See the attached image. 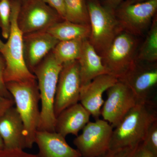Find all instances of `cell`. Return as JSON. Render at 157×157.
Segmentation results:
<instances>
[{
	"mask_svg": "<svg viewBox=\"0 0 157 157\" xmlns=\"http://www.w3.org/2000/svg\"><path fill=\"white\" fill-rule=\"evenodd\" d=\"M139 44L137 37L121 32L101 56L108 74L117 79L124 76L137 61Z\"/></svg>",
	"mask_w": 157,
	"mask_h": 157,
	"instance_id": "cell-6",
	"label": "cell"
},
{
	"mask_svg": "<svg viewBox=\"0 0 157 157\" xmlns=\"http://www.w3.org/2000/svg\"><path fill=\"white\" fill-rule=\"evenodd\" d=\"M90 33L88 41L101 56L113 39L123 31L114 11L98 0H87Z\"/></svg>",
	"mask_w": 157,
	"mask_h": 157,
	"instance_id": "cell-5",
	"label": "cell"
},
{
	"mask_svg": "<svg viewBox=\"0 0 157 157\" xmlns=\"http://www.w3.org/2000/svg\"><path fill=\"white\" fill-rule=\"evenodd\" d=\"M139 61L154 63L157 60V17L155 16L146 39L137 52Z\"/></svg>",
	"mask_w": 157,
	"mask_h": 157,
	"instance_id": "cell-21",
	"label": "cell"
},
{
	"mask_svg": "<svg viewBox=\"0 0 157 157\" xmlns=\"http://www.w3.org/2000/svg\"><path fill=\"white\" fill-rule=\"evenodd\" d=\"M26 64L33 73L34 69L50 53L59 41L45 31L23 35Z\"/></svg>",
	"mask_w": 157,
	"mask_h": 157,
	"instance_id": "cell-13",
	"label": "cell"
},
{
	"mask_svg": "<svg viewBox=\"0 0 157 157\" xmlns=\"http://www.w3.org/2000/svg\"><path fill=\"white\" fill-rule=\"evenodd\" d=\"M84 39L59 41L51 52L58 63L61 65L78 60Z\"/></svg>",
	"mask_w": 157,
	"mask_h": 157,
	"instance_id": "cell-20",
	"label": "cell"
},
{
	"mask_svg": "<svg viewBox=\"0 0 157 157\" xmlns=\"http://www.w3.org/2000/svg\"><path fill=\"white\" fill-rule=\"evenodd\" d=\"M156 121V104H137L113 129L109 150L135 146L141 143L149 128Z\"/></svg>",
	"mask_w": 157,
	"mask_h": 157,
	"instance_id": "cell-1",
	"label": "cell"
},
{
	"mask_svg": "<svg viewBox=\"0 0 157 157\" xmlns=\"http://www.w3.org/2000/svg\"><path fill=\"white\" fill-rule=\"evenodd\" d=\"M51 52L35 68L33 73L36 78L41 102L38 131L55 132L56 117L54 104L63 65L56 60Z\"/></svg>",
	"mask_w": 157,
	"mask_h": 157,
	"instance_id": "cell-2",
	"label": "cell"
},
{
	"mask_svg": "<svg viewBox=\"0 0 157 157\" xmlns=\"http://www.w3.org/2000/svg\"><path fill=\"white\" fill-rule=\"evenodd\" d=\"M151 0H125L122 3L126 4H134L145 2Z\"/></svg>",
	"mask_w": 157,
	"mask_h": 157,
	"instance_id": "cell-31",
	"label": "cell"
},
{
	"mask_svg": "<svg viewBox=\"0 0 157 157\" xmlns=\"http://www.w3.org/2000/svg\"><path fill=\"white\" fill-rule=\"evenodd\" d=\"M35 143L40 157H82L77 149L67 143L65 137L56 132L37 131Z\"/></svg>",
	"mask_w": 157,
	"mask_h": 157,
	"instance_id": "cell-16",
	"label": "cell"
},
{
	"mask_svg": "<svg viewBox=\"0 0 157 157\" xmlns=\"http://www.w3.org/2000/svg\"><path fill=\"white\" fill-rule=\"evenodd\" d=\"M65 20L75 23L90 25L87 0H64Z\"/></svg>",
	"mask_w": 157,
	"mask_h": 157,
	"instance_id": "cell-22",
	"label": "cell"
},
{
	"mask_svg": "<svg viewBox=\"0 0 157 157\" xmlns=\"http://www.w3.org/2000/svg\"><path fill=\"white\" fill-rule=\"evenodd\" d=\"M124 0H103V6L114 11Z\"/></svg>",
	"mask_w": 157,
	"mask_h": 157,
	"instance_id": "cell-30",
	"label": "cell"
},
{
	"mask_svg": "<svg viewBox=\"0 0 157 157\" xmlns=\"http://www.w3.org/2000/svg\"><path fill=\"white\" fill-rule=\"evenodd\" d=\"M48 32L59 41L76 39H88L90 33V25L75 23L64 20L47 29Z\"/></svg>",
	"mask_w": 157,
	"mask_h": 157,
	"instance_id": "cell-19",
	"label": "cell"
},
{
	"mask_svg": "<svg viewBox=\"0 0 157 157\" xmlns=\"http://www.w3.org/2000/svg\"><path fill=\"white\" fill-rule=\"evenodd\" d=\"M0 28L3 38L8 39L11 29V2L10 0H0Z\"/></svg>",
	"mask_w": 157,
	"mask_h": 157,
	"instance_id": "cell-24",
	"label": "cell"
},
{
	"mask_svg": "<svg viewBox=\"0 0 157 157\" xmlns=\"http://www.w3.org/2000/svg\"><path fill=\"white\" fill-rule=\"evenodd\" d=\"M43 1L56 11L63 19L65 20L64 0H43Z\"/></svg>",
	"mask_w": 157,
	"mask_h": 157,
	"instance_id": "cell-28",
	"label": "cell"
},
{
	"mask_svg": "<svg viewBox=\"0 0 157 157\" xmlns=\"http://www.w3.org/2000/svg\"><path fill=\"white\" fill-rule=\"evenodd\" d=\"M81 86L90 83L99 76L109 74L99 55L88 39L83 40L81 54L78 60Z\"/></svg>",
	"mask_w": 157,
	"mask_h": 157,
	"instance_id": "cell-18",
	"label": "cell"
},
{
	"mask_svg": "<svg viewBox=\"0 0 157 157\" xmlns=\"http://www.w3.org/2000/svg\"><path fill=\"white\" fill-rule=\"evenodd\" d=\"M4 149V144L2 138L0 137V150Z\"/></svg>",
	"mask_w": 157,
	"mask_h": 157,
	"instance_id": "cell-32",
	"label": "cell"
},
{
	"mask_svg": "<svg viewBox=\"0 0 157 157\" xmlns=\"http://www.w3.org/2000/svg\"><path fill=\"white\" fill-rule=\"evenodd\" d=\"M113 128L107 121L89 122L73 140L82 157H98L109 150Z\"/></svg>",
	"mask_w": 157,
	"mask_h": 157,
	"instance_id": "cell-10",
	"label": "cell"
},
{
	"mask_svg": "<svg viewBox=\"0 0 157 157\" xmlns=\"http://www.w3.org/2000/svg\"><path fill=\"white\" fill-rule=\"evenodd\" d=\"M81 86L78 60L63 65L59 75L54 104L56 118L64 109L78 103Z\"/></svg>",
	"mask_w": 157,
	"mask_h": 157,
	"instance_id": "cell-11",
	"label": "cell"
},
{
	"mask_svg": "<svg viewBox=\"0 0 157 157\" xmlns=\"http://www.w3.org/2000/svg\"><path fill=\"white\" fill-rule=\"evenodd\" d=\"M90 114L80 103H76L64 109L56 118L55 132L64 137L78 132L89 122Z\"/></svg>",
	"mask_w": 157,
	"mask_h": 157,
	"instance_id": "cell-17",
	"label": "cell"
},
{
	"mask_svg": "<svg viewBox=\"0 0 157 157\" xmlns=\"http://www.w3.org/2000/svg\"><path fill=\"white\" fill-rule=\"evenodd\" d=\"M0 137L6 149L26 148L23 124L14 106L0 117Z\"/></svg>",
	"mask_w": 157,
	"mask_h": 157,
	"instance_id": "cell-15",
	"label": "cell"
},
{
	"mask_svg": "<svg viewBox=\"0 0 157 157\" xmlns=\"http://www.w3.org/2000/svg\"><path fill=\"white\" fill-rule=\"evenodd\" d=\"M6 63L4 58L0 55V94L2 96L8 98H12L11 94L6 88V82L4 80V74Z\"/></svg>",
	"mask_w": 157,
	"mask_h": 157,
	"instance_id": "cell-27",
	"label": "cell"
},
{
	"mask_svg": "<svg viewBox=\"0 0 157 157\" xmlns=\"http://www.w3.org/2000/svg\"><path fill=\"white\" fill-rule=\"evenodd\" d=\"M4 45H5V43L3 42L2 39H0V52H1L2 50L3 47H4Z\"/></svg>",
	"mask_w": 157,
	"mask_h": 157,
	"instance_id": "cell-33",
	"label": "cell"
},
{
	"mask_svg": "<svg viewBox=\"0 0 157 157\" xmlns=\"http://www.w3.org/2000/svg\"><path fill=\"white\" fill-rule=\"evenodd\" d=\"M6 85L23 124L26 148H32L35 143L40 117V94L36 79L10 82Z\"/></svg>",
	"mask_w": 157,
	"mask_h": 157,
	"instance_id": "cell-3",
	"label": "cell"
},
{
	"mask_svg": "<svg viewBox=\"0 0 157 157\" xmlns=\"http://www.w3.org/2000/svg\"><path fill=\"white\" fill-rule=\"evenodd\" d=\"M14 105L13 98H6L0 94V117Z\"/></svg>",
	"mask_w": 157,
	"mask_h": 157,
	"instance_id": "cell-29",
	"label": "cell"
},
{
	"mask_svg": "<svg viewBox=\"0 0 157 157\" xmlns=\"http://www.w3.org/2000/svg\"><path fill=\"white\" fill-rule=\"evenodd\" d=\"M64 20L54 9L43 0H25L17 19L18 27L23 35L45 31Z\"/></svg>",
	"mask_w": 157,
	"mask_h": 157,
	"instance_id": "cell-8",
	"label": "cell"
},
{
	"mask_svg": "<svg viewBox=\"0 0 157 157\" xmlns=\"http://www.w3.org/2000/svg\"><path fill=\"white\" fill-rule=\"evenodd\" d=\"M0 157H40L39 155L32 154L23 150L6 149L0 150Z\"/></svg>",
	"mask_w": 157,
	"mask_h": 157,
	"instance_id": "cell-26",
	"label": "cell"
},
{
	"mask_svg": "<svg viewBox=\"0 0 157 157\" xmlns=\"http://www.w3.org/2000/svg\"><path fill=\"white\" fill-rule=\"evenodd\" d=\"M18 1L11 2V29L7 42L0 53L5 60V82H25L36 79L26 64L24 55L23 34L17 24L21 8Z\"/></svg>",
	"mask_w": 157,
	"mask_h": 157,
	"instance_id": "cell-4",
	"label": "cell"
},
{
	"mask_svg": "<svg viewBox=\"0 0 157 157\" xmlns=\"http://www.w3.org/2000/svg\"><path fill=\"white\" fill-rule=\"evenodd\" d=\"M157 10V0L134 4L122 3L114 10L123 30L137 37L151 25Z\"/></svg>",
	"mask_w": 157,
	"mask_h": 157,
	"instance_id": "cell-9",
	"label": "cell"
},
{
	"mask_svg": "<svg viewBox=\"0 0 157 157\" xmlns=\"http://www.w3.org/2000/svg\"><path fill=\"white\" fill-rule=\"evenodd\" d=\"M142 143L153 157H157V121L149 128Z\"/></svg>",
	"mask_w": 157,
	"mask_h": 157,
	"instance_id": "cell-25",
	"label": "cell"
},
{
	"mask_svg": "<svg viewBox=\"0 0 157 157\" xmlns=\"http://www.w3.org/2000/svg\"><path fill=\"white\" fill-rule=\"evenodd\" d=\"M117 81L114 76L104 74L81 86L79 101L96 120L101 116V107L104 103L103 94Z\"/></svg>",
	"mask_w": 157,
	"mask_h": 157,
	"instance_id": "cell-14",
	"label": "cell"
},
{
	"mask_svg": "<svg viewBox=\"0 0 157 157\" xmlns=\"http://www.w3.org/2000/svg\"><path fill=\"white\" fill-rule=\"evenodd\" d=\"M146 63L137 60L118 80L128 86L134 94L137 104H156L157 66L155 63Z\"/></svg>",
	"mask_w": 157,
	"mask_h": 157,
	"instance_id": "cell-7",
	"label": "cell"
},
{
	"mask_svg": "<svg viewBox=\"0 0 157 157\" xmlns=\"http://www.w3.org/2000/svg\"><path fill=\"white\" fill-rule=\"evenodd\" d=\"M98 157H153L145 148L142 142L135 146L115 150H108Z\"/></svg>",
	"mask_w": 157,
	"mask_h": 157,
	"instance_id": "cell-23",
	"label": "cell"
},
{
	"mask_svg": "<svg viewBox=\"0 0 157 157\" xmlns=\"http://www.w3.org/2000/svg\"><path fill=\"white\" fill-rule=\"evenodd\" d=\"M106 91L107 99L101 108V115L113 128H115L137 104V100L128 86L119 80Z\"/></svg>",
	"mask_w": 157,
	"mask_h": 157,
	"instance_id": "cell-12",
	"label": "cell"
}]
</instances>
